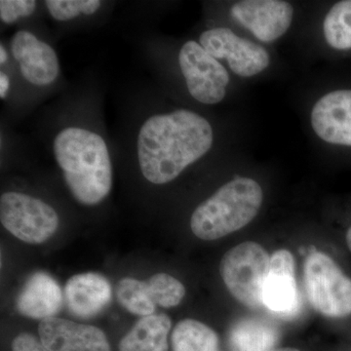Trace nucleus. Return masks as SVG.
<instances>
[{
  "instance_id": "obj_1",
  "label": "nucleus",
  "mask_w": 351,
  "mask_h": 351,
  "mask_svg": "<svg viewBox=\"0 0 351 351\" xmlns=\"http://www.w3.org/2000/svg\"><path fill=\"white\" fill-rule=\"evenodd\" d=\"M213 138L208 120L191 110L154 115L138 133L141 171L152 184H167L206 154Z\"/></svg>"
},
{
  "instance_id": "obj_2",
  "label": "nucleus",
  "mask_w": 351,
  "mask_h": 351,
  "mask_svg": "<svg viewBox=\"0 0 351 351\" xmlns=\"http://www.w3.org/2000/svg\"><path fill=\"white\" fill-rule=\"evenodd\" d=\"M54 154L78 202L96 205L107 197L112 186V167L100 135L77 127L64 129L55 138Z\"/></svg>"
},
{
  "instance_id": "obj_3",
  "label": "nucleus",
  "mask_w": 351,
  "mask_h": 351,
  "mask_svg": "<svg viewBox=\"0 0 351 351\" xmlns=\"http://www.w3.org/2000/svg\"><path fill=\"white\" fill-rule=\"evenodd\" d=\"M263 200V189L257 182L235 178L196 208L191 219V232L206 241L225 237L251 223Z\"/></svg>"
},
{
  "instance_id": "obj_4",
  "label": "nucleus",
  "mask_w": 351,
  "mask_h": 351,
  "mask_svg": "<svg viewBox=\"0 0 351 351\" xmlns=\"http://www.w3.org/2000/svg\"><path fill=\"white\" fill-rule=\"evenodd\" d=\"M269 265V254L262 245L247 241L226 252L219 263V274L237 301L255 308L263 304Z\"/></svg>"
},
{
  "instance_id": "obj_5",
  "label": "nucleus",
  "mask_w": 351,
  "mask_h": 351,
  "mask_svg": "<svg viewBox=\"0 0 351 351\" xmlns=\"http://www.w3.org/2000/svg\"><path fill=\"white\" fill-rule=\"evenodd\" d=\"M307 299L316 311L331 318L351 315V278L326 254L314 251L304 265Z\"/></svg>"
},
{
  "instance_id": "obj_6",
  "label": "nucleus",
  "mask_w": 351,
  "mask_h": 351,
  "mask_svg": "<svg viewBox=\"0 0 351 351\" xmlns=\"http://www.w3.org/2000/svg\"><path fill=\"white\" fill-rule=\"evenodd\" d=\"M0 221L11 234L29 244L47 241L59 226L54 208L38 198L14 191L3 193L0 198Z\"/></svg>"
},
{
  "instance_id": "obj_7",
  "label": "nucleus",
  "mask_w": 351,
  "mask_h": 351,
  "mask_svg": "<svg viewBox=\"0 0 351 351\" xmlns=\"http://www.w3.org/2000/svg\"><path fill=\"white\" fill-rule=\"evenodd\" d=\"M180 68L191 96L206 105L223 101L230 75L218 60L195 41H188L179 54Z\"/></svg>"
},
{
  "instance_id": "obj_8",
  "label": "nucleus",
  "mask_w": 351,
  "mask_h": 351,
  "mask_svg": "<svg viewBox=\"0 0 351 351\" xmlns=\"http://www.w3.org/2000/svg\"><path fill=\"white\" fill-rule=\"evenodd\" d=\"M199 43L215 59H226L233 73L242 77L258 75L269 66L265 48L226 27L208 29L201 34Z\"/></svg>"
},
{
  "instance_id": "obj_9",
  "label": "nucleus",
  "mask_w": 351,
  "mask_h": 351,
  "mask_svg": "<svg viewBox=\"0 0 351 351\" xmlns=\"http://www.w3.org/2000/svg\"><path fill=\"white\" fill-rule=\"evenodd\" d=\"M230 14L258 40L271 43L288 31L294 9L281 0H243L232 7Z\"/></svg>"
},
{
  "instance_id": "obj_10",
  "label": "nucleus",
  "mask_w": 351,
  "mask_h": 351,
  "mask_svg": "<svg viewBox=\"0 0 351 351\" xmlns=\"http://www.w3.org/2000/svg\"><path fill=\"white\" fill-rule=\"evenodd\" d=\"M38 334L48 351H112L101 329L63 318L40 321Z\"/></svg>"
},
{
  "instance_id": "obj_11",
  "label": "nucleus",
  "mask_w": 351,
  "mask_h": 351,
  "mask_svg": "<svg viewBox=\"0 0 351 351\" xmlns=\"http://www.w3.org/2000/svg\"><path fill=\"white\" fill-rule=\"evenodd\" d=\"M11 50L25 80L38 86H46L56 80L60 68L54 49L39 40L31 32L21 31L11 40Z\"/></svg>"
},
{
  "instance_id": "obj_12",
  "label": "nucleus",
  "mask_w": 351,
  "mask_h": 351,
  "mask_svg": "<svg viewBox=\"0 0 351 351\" xmlns=\"http://www.w3.org/2000/svg\"><path fill=\"white\" fill-rule=\"evenodd\" d=\"M311 125L318 137L351 147V90L330 92L314 106Z\"/></svg>"
},
{
  "instance_id": "obj_13",
  "label": "nucleus",
  "mask_w": 351,
  "mask_h": 351,
  "mask_svg": "<svg viewBox=\"0 0 351 351\" xmlns=\"http://www.w3.org/2000/svg\"><path fill=\"white\" fill-rule=\"evenodd\" d=\"M263 304L276 313L293 314L299 306L295 260L290 251L281 249L270 256L269 276L263 291Z\"/></svg>"
},
{
  "instance_id": "obj_14",
  "label": "nucleus",
  "mask_w": 351,
  "mask_h": 351,
  "mask_svg": "<svg viewBox=\"0 0 351 351\" xmlns=\"http://www.w3.org/2000/svg\"><path fill=\"white\" fill-rule=\"evenodd\" d=\"M112 286L96 272L76 274L64 287V299L71 314L88 319L101 313L112 300Z\"/></svg>"
},
{
  "instance_id": "obj_15",
  "label": "nucleus",
  "mask_w": 351,
  "mask_h": 351,
  "mask_svg": "<svg viewBox=\"0 0 351 351\" xmlns=\"http://www.w3.org/2000/svg\"><path fill=\"white\" fill-rule=\"evenodd\" d=\"M16 304L25 317L43 321L55 317L61 311L63 293L52 276L45 272H36L25 281Z\"/></svg>"
},
{
  "instance_id": "obj_16",
  "label": "nucleus",
  "mask_w": 351,
  "mask_h": 351,
  "mask_svg": "<svg viewBox=\"0 0 351 351\" xmlns=\"http://www.w3.org/2000/svg\"><path fill=\"white\" fill-rule=\"evenodd\" d=\"M171 319L166 314L144 316L119 343V351H168Z\"/></svg>"
},
{
  "instance_id": "obj_17",
  "label": "nucleus",
  "mask_w": 351,
  "mask_h": 351,
  "mask_svg": "<svg viewBox=\"0 0 351 351\" xmlns=\"http://www.w3.org/2000/svg\"><path fill=\"white\" fill-rule=\"evenodd\" d=\"M278 339L277 328L258 318L240 320L230 332V346L232 351L271 350Z\"/></svg>"
},
{
  "instance_id": "obj_18",
  "label": "nucleus",
  "mask_w": 351,
  "mask_h": 351,
  "mask_svg": "<svg viewBox=\"0 0 351 351\" xmlns=\"http://www.w3.org/2000/svg\"><path fill=\"white\" fill-rule=\"evenodd\" d=\"M173 351H221L218 335L204 323L184 319L172 334Z\"/></svg>"
},
{
  "instance_id": "obj_19",
  "label": "nucleus",
  "mask_w": 351,
  "mask_h": 351,
  "mask_svg": "<svg viewBox=\"0 0 351 351\" xmlns=\"http://www.w3.org/2000/svg\"><path fill=\"white\" fill-rule=\"evenodd\" d=\"M325 39L335 49L351 48V0H343L330 9L323 24Z\"/></svg>"
},
{
  "instance_id": "obj_20",
  "label": "nucleus",
  "mask_w": 351,
  "mask_h": 351,
  "mask_svg": "<svg viewBox=\"0 0 351 351\" xmlns=\"http://www.w3.org/2000/svg\"><path fill=\"white\" fill-rule=\"evenodd\" d=\"M119 304L135 315L149 316L154 314L156 304L152 301L145 281L126 277L119 281L117 289Z\"/></svg>"
},
{
  "instance_id": "obj_21",
  "label": "nucleus",
  "mask_w": 351,
  "mask_h": 351,
  "mask_svg": "<svg viewBox=\"0 0 351 351\" xmlns=\"http://www.w3.org/2000/svg\"><path fill=\"white\" fill-rule=\"evenodd\" d=\"M147 282L154 304L162 307L179 306L186 295V288L181 281L167 274H156Z\"/></svg>"
},
{
  "instance_id": "obj_22",
  "label": "nucleus",
  "mask_w": 351,
  "mask_h": 351,
  "mask_svg": "<svg viewBox=\"0 0 351 351\" xmlns=\"http://www.w3.org/2000/svg\"><path fill=\"white\" fill-rule=\"evenodd\" d=\"M46 6L51 16L58 21H68L80 14L92 15L101 7L100 0H47Z\"/></svg>"
},
{
  "instance_id": "obj_23",
  "label": "nucleus",
  "mask_w": 351,
  "mask_h": 351,
  "mask_svg": "<svg viewBox=\"0 0 351 351\" xmlns=\"http://www.w3.org/2000/svg\"><path fill=\"white\" fill-rule=\"evenodd\" d=\"M36 2L34 0H1L0 18L5 24H13L20 17H27L34 12Z\"/></svg>"
},
{
  "instance_id": "obj_24",
  "label": "nucleus",
  "mask_w": 351,
  "mask_h": 351,
  "mask_svg": "<svg viewBox=\"0 0 351 351\" xmlns=\"http://www.w3.org/2000/svg\"><path fill=\"white\" fill-rule=\"evenodd\" d=\"M12 351H48L43 346L40 339L36 338L34 335L20 334L14 339Z\"/></svg>"
},
{
  "instance_id": "obj_25",
  "label": "nucleus",
  "mask_w": 351,
  "mask_h": 351,
  "mask_svg": "<svg viewBox=\"0 0 351 351\" xmlns=\"http://www.w3.org/2000/svg\"><path fill=\"white\" fill-rule=\"evenodd\" d=\"M9 86H10V82H9L8 76L4 75L3 73H0V98H5Z\"/></svg>"
},
{
  "instance_id": "obj_26",
  "label": "nucleus",
  "mask_w": 351,
  "mask_h": 351,
  "mask_svg": "<svg viewBox=\"0 0 351 351\" xmlns=\"http://www.w3.org/2000/svg\"><path fill=\"white\" fill-rule=\"evenodd\" d=\"M6 60H7L6 51H5V49H4L3 46L1 45V46H0V63H1V64H3L4 63H5Z\"/></svg>"
},
{
  "instance_id": "obj_27",
  "label": "nucleus",
  "mask_w": 351,
  "mask_h": 351,
  "mask_svg": "<svg viewBox=\"0 0 351 351\" xmlns=\"http://www.w3.org/2000/svg\"><path fill=\"white\" fill-rule=\"evenodd\" d=\"M346 243H348V249L351 252V228L348 230V233H346Z\"/></svg>"
},
{
  "instance_id": "obj_28",
  "label": "nucleus",
  "mask_w": 351,
  "mask_h": 351,
  "mask_svg": "<svg viewBox=\"0 0 351 351\" xmlns=\"http://www.w3.org/2000/svg\"><path fill=\"white\" fill-rule=\"evenodd\" d=\"M269 351H300V350H295V348H274V350H269Z\"/></svg>"
}]
</instances>
